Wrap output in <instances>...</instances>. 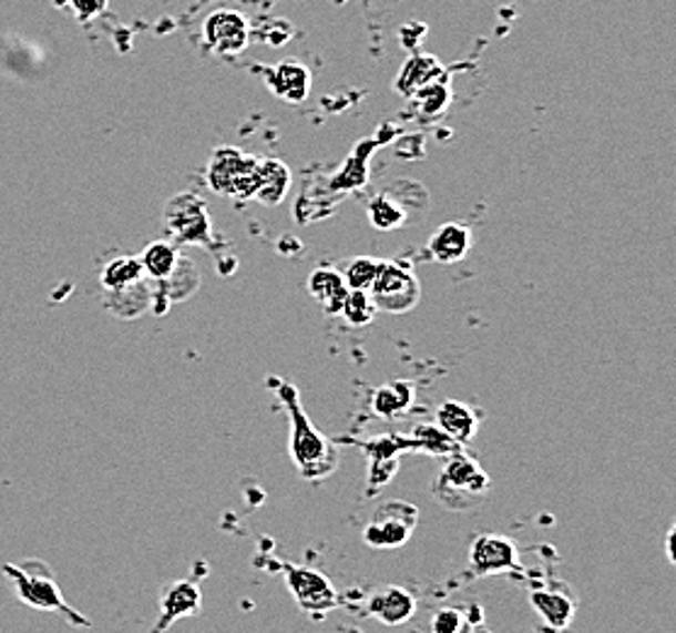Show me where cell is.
Masks as SVG:
<instances>
[{"instance_id": "7402d4cb", "label": "cell", "mask_w": 676, "mask_h": 633, "mask_svg": "<svg viewBox=\"0 0 676 633\" xmlns=\"http://www.w3.org/2000/svg\"><path fill=\"white\" fill-rule=\"evenodd\" d=\"M411 400H414V390H411L409 382H390L382 385L372 392V412L382 419H397L409 412Z\"/></svg>"}, {"instance_id": "ba28073f", "label": "cell", "mask_w": 676, "mask_h": 633, "mask_svg": "<svg viewBox=\"0 0 676 633\" xmlns=\"http://www.w3.org/2000/svg\"><path fill=\"white\" fill-rule=\"evenodd\" d=\"M285 582L299 610L309 616H324L338 606L334 582L315 568L285 565Z\"/></svg>"}, {"instance_id": "ac0fdd59", "label": "cell", "mask_w": 676, "mask_h": 633, "mask_svg": "<svg viewBox=\"0 0 676 633\" xmlns=\"http://www.w3.org/2000/svg\"><path fill=\"white\" fill-rule=\"evenodd\" d=\"M441 79H445V69L433 54H411L397 73L395 89L399 95L411 98L414 93H419L423 85Z\"/></svg>"}, {"instance_id": "4316f807", "label": "cell", "mask_w": 676, "mask_h": 633, "mask_svg": "<svg viewBox=\"0 0 676 633\" xmlns=\"http://www.w3.org/2000/svg\"><path fill=\"white\" fill-rule=\"evenodd\" d=\"M142 278L144 268L136 256H117L107 261L103 270H100V285H103V290H117Z\"/></svg>"}, {"instance_id": "d4e9b609", "label": "cell", "mask_w": 676, "mask_h": 633, "mask_svg": "<svg viewBox=\"0 0 676 633\" xmlns=\"http://www.w3.org/2000/svg\"><path fill=\"white\" fill-rule=\"evenodd\" d=\"M181 258V252H178V244L175 242H152L148 246H144V252L140 256V264L144 268V276L152 278V280H166L175 264H178Z\"/></svg>"}, {"instance_id": "6da1fadb", "label": "cell", "mask_w": 676, "mask_h": 633, "mask_svg": "<svg viewBox=\"0 0 676 633\" xmlns=\"http://www.w3.org/2000/svg\"><path fill=\"white\" fill-rule=\"evenodd\" d=\"M278 400L283 402L287 417H290V458L297 473L307 482H321L336 473L338 468V449L331 439L315 427L307 409L299 402V392L295 385L280 382Z\"/></svg>"}, {"instance_id": "2e32d148", "label": "cell", "mask_w": 676, "mask_h": 633, "mask_svg": "<svg viewBox=\"0 0 676 633\" xmlns=\"http://www.w3.org/2000/svg\"><path fill=\"white\" fill-rule=\"evenodd\" d=\"M266 83L275 98L285 103H303L311 91V73L303 61H280L278 67L268 69Z\"/></svg>"}, {"instance_id": "8992f818", "label": "cell", "mask_w": 676, "mask_h": 633, "mask_svg": "<svg viewBox=\"0 0 676 633\" xmlns=\"http://www.w3.org/2000/svg\"><path fill=\"white\" fill-rule=\"evenodd\" d=\"M370 297L378 313L404 315L419 305L421 283L411 268L395 264V261H380Z\"/></svg>"}, {"instance_id": "3957f363", "label": "cell", "mask_w": 676, "mask_h": 633, "mask_svg": "<svg viewBox=\"0 0 676 633\" xmlns=\"http://www.w3.org/2000/svg\"><path fill=\"white\" fill-rule=\"evenodd\" d=\"M433 498L445 509H472L490 492V476L472 456L455 451L445 458L441 473L433 480Z\"/></svg>"}, {"instance_id": "7c38bea8", "label": "cell", "mask_w": 676, "mask_h": 633, "mask_svg": "<svg viewBox=\"0 0 676 633\" xmlns=\"http://www.w3.org/2000/svg\"><path fill=\"white\" fill-rule=\"evenodd\" d=\"M362 453L368 456V486L370 490H380L382 486L392 480V476L399 470V456L407 451L404 446V437H378L370 441H360L358 443Z\"/></svg>"}, {"instance_id": "4fadbf2b", "label": "cell", "mask_w": 676, "mask_h": 633, "mask_svg": "<svg viewBox=\"0 0 676 633\" xmlns=\"http://www.w3.org/2000/svg\"><path fill=\"white\" fill-rule=\"evenodd\" d=\"M531 604L535 614L543 619L545 626L562 631L572 624L574 612H577V600L572 598L565 582H550L531 592Z\"/></svg>"}, {"instance_id": "d6986e66", "label": "cell", "mask_w": 676, "mask_h": 633, "mask_svg": "<svg viewBox=\"0 0 676 633\" xmlns=\"http://www.w3.org/2000/svg\"><path fill=\"white\" fill-rule=\"evenodd\" d=\"M472 246V232L458 222H445L429 239V254L438 264H458L468 256Z\"/></svg>"}, {"instance_id": "9c48e42d", "label": "cell", "mask_w": 676, "mask_h": 633, "mask_svg": "<svg viewBox=\"0 0 676 633\" xmlns=\"http://www.w3.org/2000/svg\"><path fill=\"white\" fill-rule=\"evenodd\" d=\"M203 37H205V44L215 54L236 57L248 47L252 24H248V18L242 16L239 10L219 8L215 12H209V16L205 18Z\"/></svg>"}, {"instance_id": "5b68a950", "label": "cell", "mask_w": 676, "mask_h": 633, "mask_svg": "<svg viewBox=\"0 0 676 633\" xmlns=\"http://www.w3.org/2000/svg\"><path fill=\"white\" fill-rule=\"evenodd\" d=\"M419 524V509L404 500H387L362 529V541L375 551H392L404 545Z\"/></svg>"}, {"instance_id": "1f68e13d", "label": "cell", "mask_w": 676, "mask_h": 633, "mask_svg": "<svg viewBox=\"0 0 676 633\" xmlns=\"http://www.w3.org/2000/svg\"><path fill=\"white\" fill-rule=\"evenodd\" d=\"M482 633H490V631H482Z\"/></svg>"}, {"instance_id": "9a60e30c", "label": "cell", "mask_w": 676, "mask_h": 633, "mask_svg": "<svg viewBox=\"0 0 676 633\" xmlns=\"http://www.w3.org/2000/svg\"><path fill=\"white\" fill-rule=\"evenodd\" d=\"M105 309L117 319H136L146 313H152L154 303V280L142 278L136 283L124 285L117 290H105Z\"/></svg>"}, {"instance_id": "cb8c5ba5", "label": "cell", "mask_w": 676, "mask_h": 633, "mask_svg": "<svg viewBox=\"0 0 676 633\" xmlns=\"http://www.w3.org/2000/svg\"><path fill=\"white\" fill-rule=\"evenodd\" d=\"M484 612L480 606H443L431 619V633H474L482 624Z\"/></svg>"}, {"instance_id": "e0dca14e", "label": "cell", "mask_w": 676, "mask_h": 633, "mask_svg": "<svg viewBox=\"0 0 676 633\" xmlns=\"http://www.w3.org/2000/svg\"><path fill=\"white\" fill-rule=\"evenodd\" d=\"M482 415L478 409L460 402V400H445L436 409V427L448 433L458 446L470 443L480 431Z\"/></svg>"}, {"instance_id": "603a6c76", "label": "cell", "mask_w": 676, "mask_h": 633, "mask_svg": "<svg viewBox=\"0 0 676 633\" xmlns=\"http://www.w3.org/2000/svg\"><path fill=\"white\" fill-rule=\"evenodd\" d=\"M404 446H407V451H419V453H429V456H438V458H448L450 453L462 449V446H458L436 425H419L411 429L409 437H404Z\"/></svg>"}, {"instance_id": "8fae6325", "label": "cell", "mask_w": 676, "mask_h": 633, "mask_svg": "<svg viewBox=\"0 0 676 633\" xmlns=\"http://www.w3.org/2000/svg\"><path fill=\"white\" fill-rule=\"evenodd\" d=\"M203 606V592L195 580H173L161 592L158 619L152 633H166L178 619L195 616Z\"/></svg>"}, {"instance_id": "44dd1931", "label": "cell", "mask_w": 676, "mask_h": 633, "mask_svg": "<svg viewBox=\"0 0 676 633\" xmlns=\"http://www.w3.org/2000/svg\"><path fill=\"white\" fill-rule=\"evenodd\" d=\"M293 173L280 159H258V191L254 201L263 205H278L285 201Z\"/></svg>"}, {"instance_id": "ffe728a7", "label": "cell", "mask_w": 676, "mask_h": 633, "mask_svg": "<svg viewBox=\"0 0 676 633\" xmlns=\"http://www.w3.org/2000/svg\"><path fill=\"white\" fill-rule=\"evenodd\" d=\"M307 288H309V295L321 305L324 313L331 315V317L341 313L344 300L348 295L341 270H336L331 266L315 268V270H311L309 280H307Z\"/></svg>"}, {"instance_id": "4dcf8cb0", "label": "cell", "mask_w": 676, "mask_h": 633, "mask_svg": "<svg viewBox=\"0 0 676 633\" xmlns=\"http://www.w3.org/2000/svg\"><path fill=\"white\" fill-rule=\"evenodd\" d=\"M674 537H676V524H672V527H669V531H667V541H665V551H667V558H669V563H672V565H676V553H674Z\"/></svg>"}, {"instance_id": "5bb4252c", "label": "cell", "mask_w": 676, "mask_h": 633, "mask_svg": "<svg viewBox=\"0 0 676 633\" xmlns=\"http://www.w3.org/2000/svg\"><path fill=\"white\" fill-rule=\"evenodd\" d=\"M417 612V598L404 588L387 585L375 590L366 602V614L378 619L385 626H399L407 624Z\"/></svg>"}, {"instance_id": "83f0119b", "label": "cell", "mask_w": 676, "mask_h": 633, "mask_svg": "<svg viewBox=\"0 0 676 633\" xmlns=\"http://www.w3.org/2000/svg\"><path fill=\"white\" fill-rule=\"evenodd\" d=\"M411 101H414L419 115L436 118V115L445 113L450 101H453V93H450L448 83L441 79V81H433L429 85H423L419 93L411 95Z\"/></svg>"}, {"instance_id": "7a4b0ae2", "label": "cell", "mask_w": 676, "mask_h": 633, "mask_svg": "<svg viewBox=\"0 0 676 633\" xmlns=\"http://www.w3.org/2000/svg\"><path fill=\"white\" fill-rule=\"evenodd\" d=\"M3 573L8 575L12 590H16L18 600L22 604L32 606L40 612H54L66 619V622L85 626V616L66 604L64 594H61L57 578L44 561H22V563H8L3 565Z\"/></svg>"}, {"instance_id": "277c9868", "label": "cell", "mask_w": 676, "mask_h": 633, "mask_svg": "<svg viewBox=\"0 0 676 633\" xmlns=\"http://www.w3.org/2000/svg\"><path fill=\"white\" fill-rule=\"evenodd\" d=\"M209 188L222 197L254 201L258 191V156L244 154L236 146H219L207 164Z\"/></svg>"}, {"instance_id": "30bf717a", "label": "cell", "mask_w": 676, "mask_h": 633, "mask_svg": "<svg viewBox=\"0 0 676 633\" xmlns=\"http://www.w3.org/2000/svg\"><path fill=\"white\" fill-rule=\"evenodd\" d=\"M519 565V545L504 533H480L470 545V570L472 575H502L516 573Z\"/></svg>"}, {"instance_id": "f546056e", "label": "cell", "mask_w": 676, "mask_h": 633, "mask_svg": "<svg viewBox=\"0 0 676 633\" xmlns=\"http://www.w3.org/2000/svg\"><path fill=\"white\" fill-rule=\"evenodd\" d=\"M375 303L370 293H360V290H348L346 300H344V307H341V315L350 327H368L370 321L375 319Z\"/></svg>"}, {"instance_id": "f1b7e54d", "label": "cell", "mask_w": 676, "mask_h": 633, "mask_svg": "<svg viewBox=\"0 0 676 633\" xmlns=\"http://www.w3.org/2000/svg\"><path fill=\"white\" fill-rule=\"evenodd\" d=\"M378 266H380V261L370 258V256H358L354 261H348V266L341 270L346 288L370 293L375 276H378Z\"/></svg>"}, {"instance_id": "484cf974", "label": "cell", "mask_w": 676, "mask_h": 633, "mask_svg": "<svg viewBox=\"0 0 676 633\" xmlns=\"http://www.w3.org/2000/svg\"><path fill=\"white\" fill-rule=\"evenodd\" d=\"M368 219L375 229L380 232H395L399 227L407 225L409 213L399 205L392 195L387 193H378L368 203Z\"/></svg>"}, {"instance_id": "52a82bcc", "label": "cell", "mask_w": 676, "mask_h": 633, "mask_svg": "<svg viewBox=\"0 0 676 633\" xmlns=\"http://www.w3.org/2000/svg\"><path fill=\"white\" fill-rule=\"evenodd\" d=\"M164 225L175 244L209 246L212 219L203 197L195 193L173 195L164 207Z\"/></svg>"}]
</instances>
